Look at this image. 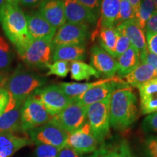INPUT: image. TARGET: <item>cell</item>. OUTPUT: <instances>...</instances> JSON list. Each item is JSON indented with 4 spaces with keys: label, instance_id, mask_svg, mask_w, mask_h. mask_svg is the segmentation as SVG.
Instances as JSON below:
<instances>
[{
    "label": "cell",
    "instance_id": "cell-1",
    "mask_svg": "<svg viewBox=\"0 0 157 157\" xmlns=\"http://www.w3.org/2000/svg\"><path fill=\"white\" fill-rule=\"evenodd\" d=\"M137 117L136 95L127 84L119 86L110 96V125L117 130H124L132 126Z\"/></svg>",
    "mask_w": 157,
    "mask_h": 157
},
{
    "label": "cell",
    "instance_id": "cell-2",
    "mask_svg": "<svg viewBox=\"0 0 157 157\" xmlns=\"http://www.w3.org/2000/svg\"><path fill=\"white\" fill-rule=\"evenodd\" d=\"M0 23L6 36L21 56L33 40L24 13L17 5L6 2L0 9Z\"/></svg>",
    "mask_w": 157,
    "mask_h": 157
},
{
    "label": "cell",
    "instance_id": "cell-3",
    "mask_svg": "<svg viewBox=\"0 0 157 157\" xmlns=\"http://www.w3.org/2000/svg\"><path fill=\"white\" fill-rule=\"evenodd\" d=\"M46 83L42 76L24 70H16L8 78L5 88L9 95L25 101Z\"/></svg>",
    "mask_w": 157,
    "mask_h": 157
},
{
    "label": "cell",
    "instance_id": "cell-4",
    "mask_svg": "<svg viewBox=\"0 0 157 157\" xmlns=\"http://www.w3.org/2000/svg\"><path fill=\"white\" fill-rule=\"evenodd\" d=\"M110 97L86 107L87 120L98 143H103L110 135Z\"/></svg>",
    "mask_w": 157,
    "mask_h": 157
},
{
    "label": "cell",
    "instance_id": "cell-5",
    "mask_svg": "<svg viewBox=\"0 0 157 157\" xmlns=\"http://www.w3.org/2000/svg\"><path fill=\"white\" fill-rule=\"evenodd\" d=\"M50 115L44 105L36 96L32 95L25 99L21 110V127L23 132L42 126L51 120Z\"/></svg>",
    "mask_w": 157,
    "mask_h": 157
},
{
    "label": "cell",
    "instance_id": "cell-6",
    "mask_svg": "<svg viewBox=\"0 0 157 157\" xmlns=\"http://www.w3.org/2000/svg\"><path fill=\"white\" fill-rule=\"evenodd\" d=\"M53 50L52 40L35 39L20 56L29 67L44 69L51 64Z\"/></svg>",
    "mask_w": 157,
    "mask_h": 157
},
{
    "label": "cell",
    "instance_id": "cell-7",
    "mask_svg": "<svg viewBox=\"0 0 157 157\" xmlns=\"http://www.w3.org/2000/svg\"><path fill=\"white\" fill-rule=\"evenodd\" d=\"M50 121L61 127L66 132H72L82 127L87 121L86 107L73 99L60 113L52 117Z\"/></svg>",
    "mask_w": 157,
    "mask_h": 157
},
{
    "label": "cell",
    "instance_id": "cell-8",
    "mask_svg": "<svg viewBox=\"0 0 157 157\" xmlns=\"http://www.w3.org/2000/svg\"><path fill=\"white\" fill-rule=\"evenodd\" d=\"M31 140L36 144H47L61 149L66 145L68 132L50 121L29 131Z\"/></svg>",
    "mask_w": 157,
    "mask_h": 157
},
{
    "label": "cell",
    "instance_id": "cell-9",
    "mask_svg": "<svg viewBox=\"0 0 157 157\" xmlns=\"http://www.w3.org/2000/svg\"><path fill=\"white\" fill-rule=\"evenodd\" d=\"M89 35V25L65 23L57 29L52 40L53 48L62 45H84Z\"/></svg>",
    "mask_w": 157,
    "mask_h": 157
},
{
    "label": "cell",
    "instance_id": "cell-10",
    "mask_svg": "<svg viewBox=\"0 0 157 157\" xmlns=\"http://www.w3.org/2000/svg\"><path fill=\"white\" fill-rule=\"evenodd\" d=\"M33 95L39 100L50 116L58 114L72 101L58 85H50L36 90Z\"/></svg>",
    "mask_w": 157,
    "mask_h": 157
},
{
    "label": "cell",
    "instance_id": "cell-11",
    "mask_svg": "<svg viewBox=\"0 0 157 157\" xmlns=\"http://www.w3.org/2000/svg\"><path fill=\"white\" fill-rule=\"evenodd\" d=\"M66 145L78 154L84 155L95 153L98 149V142L87 121L77 130L68 133Z\"/></svg>",
    "mask_w": 157,
    "mask_h": 157
},
{
    "label": "cell",
    "instance_id": "cell-12",
    "mask_svg": "<svg viewBox=\"0 0 157 157\" xmlns=\"http://www.w3.org/2000/svg\"><path fill=\"white\" fill-rule=\"evenodd\" d=\"M124 84H127V82H124L119 76H114L110 81L90 88L79 97L74 100H76L84 106L87 107L91 104L98 103L109 98L117 87Z\"/></svg>",
    "mask_w": 157,
    "mask_h": 157
},
{
    "label": "cell",
    "instance_id": "cell-13",
    "mask_svg": "<svg viewBox=\"0 0 157 157\" xmlns=\"http://www.w3.org/2000/svg\"><path fill=\"white\" fill-rule=\"evenodd\" d=\"M25 101L15 99L9 95L7 106L0 116V133L15 132L21 129V110Z\"/></svg>",
    "mask_w": 157,
    "mask_h": 157
},
{
    "label": "cell",
    "instance_id": "cell-14",
    "mask_svg": "<svg viewBox=\"0 0 157 157\" xmlns=\"http://www.w3.org/2000/svg\"><path fill=\"white\" fill-rule=\"evenodd\" d=\"M64 14L66 23L93 25L98 17L78 0H63Z\"/></svg>",
    "mask_w": 157,
    "mask_h": 157
},
{
    "label": "cell",
    "instance_id": "cell-15",
    "mask_svg": "<svg viewBox=\"0 0 157 157\" xmlns=\"http://www.w3.org/2000/svg\"><path fill=\"white\" fill-rule=\"evenodd\" d=\"M90 63L100 75L107 78L113 77L117 72V60L98 45H94L90 50Z\"/></svg>",
    "mask_w": 157,
    "mask_h": 157
},
{
    "label": "cell",
    "instance_id": "cell-16",
    "mask_svg": "<svg viewBox=\"0 0 157 157\" xmlns=\"http://www.w3.org/2000/svg\"><path fill=\"white\" fill-rule=\"evenodd\" d=\"M29 34L33 40L50 39L52 40L57 29L39 13L34 12L25 15Z\"/></svg>",
    "mask_w": 157,
    "mask_h": 157
},
{
    "label": "cell",
    "instance_id": "cell-17",
    "mask_svg": "<svg viewBox=\"0 0 157 157\" xmlns=\"http://www.w3.org/2000/svg\"><path fill=\"white\" fill-rule=\"evenodd\" d=\"M39 12L56 29L66 23L63 0H42Z\"/></svg>",
    "mask_w": 157,
    "mask_h": 157
},
{
    "label": "cell",
    "instance_id": "cell-18",
    "mask_svg": "<svg viewBox=\"0 0 157 157\" xmlns=\"http://www.w3.org/2000/svg\"><path fill=\"white\" fill-rule=\"evenodd\" d=\"M119 33L129 39L131 44L135 47L139 52L147 49L145 32L135 18L125 21L116 27Z\"/></svg>",
    "mask_w": 157,
    "mask_h": 157
},
{
    "label": "cell",
    "instance_id": "cell-19",
    "mask_svg": "<svg viewBox=\"0 0 157 157\" xmlns=\"http://www.w3.org/2000/svg\"><path fill=\"white\" fill-rule=\"evenodd\" d=\"M31 140L15 132L0 133V157H10L23 147L31 144Z\"/></svg>",
    "mask_w": 157,
    "mask_h": 157
},
{
    "label": "cell",
    "instance_id": "cell-20",
    "mask_svg": "<svg viewBox=\"0 0 157 157\" xmlns=\"http://www.w3.org/2000/svg\"><path fill=\"white\" fill-rule=\"evenodd\" d=\"M121 0H101L99 20L97 21L95 30L99 31L101 28L114 27Z\"/></svg>",
    "mask_w": 157,
    "mask_h": 157
},
{
    "label": "cell",
    "instance_id": "cell-21",
    "mask_svg": "<svg viewBox=\"0 0 157 157\" xmlns=\"http://www.w3.org/2000/svg\"><path fill=\"white\" fill-rule=\"evenodd\" d=\"M117 72L119 77H125L140 64V52L131 45L124 53L117 58Z\"/></svg>",
    "mask_w": 157,
    "mask_h": 157
},
{
    "label": "cell",
    "instance_id": "cell-22",
    "mask_svg": "<svg viewBox=\"0 0 157 157\" xmlns=\"http://www.w3.org/2000/svg\"><path fill=\"white\" fill-rule=\"evenodd\" d=\"M86 58V48L84 45H62L54 48L52 60H63L73 62L84 60Z\"/></svg>",
    "mask_w": 157,
    "mask_h": 157
},
{
    "label": "cell",
    "instance_id": "cell-23",
    "mask_svg": "<svg viewBox=\"0 0 157 157\" xmlns=\"http://www.w3.org/2000/svg\"><path fill=\"white\" fill-rule=\"evenodd\" d=\"M157 77V73L150 65L140 63L132 71L125 76L127 84L137 87L149 80Z\"/></svg>",
    "mask_w": 157,
    "mask_h": 157
},
{
    "label": "cell",
    "instance_id": "cell-24",
    "mask_svg": "<svg viewBox=\"0 0 157 157\" xmlns=\"http://www.w3.org/2000/svg\"><path fill=\"white\" fill-rule=\"evenodd\" d=\"M112 78H107L105 79H101L99 81L93 82H87V83H74V82H62L59 84L58 86L63 92L66 94L68 97L71 99H76L80 95L87 91L90 88L95 87L98 84H103L104 82H109Z\"/></svg>",
    "mask_w": 157,
    "mask_h": 157
},
{
    "label": "cell",
    "instance_id": "cell-25",
    "mask_svg": "<svg viewBox=\"0 0 157 157\" xmlns=\"http://www.w3.org/2000/svg\"><path fill=\"white\" fill-rule=\"evenodd\" d=\"M93 157H135L126 140L118 143L103 146L99 151H96Z\"/></svg>",
    "mask_w": 157,
    "mask_h": 157
},
{
    "label": "cell",
    "instance_id": "cell-26",
    "mask_svg": "<svg viewBox=\"0 0 157 157\" xmlns=\"http://www.w3.org/2000/svg\"><path fill=\"white\" fill-rule=\"evenodd\" d=\"M71 77L76 81L89 79L91 77L99 78L101 75L91 65L82 62L81 60H76L70 64Z\"/></svg>",
    "mask_w": 157,
    "mask_h": 157
},
{
    "label": "cell",
    "instance_id": "cell-27",
    "mask_svg": "<svg viewBox=\"0 0 157 157\" xmlns=\"http://www.w3.org/2000/svg\"><path fill=\"white\" fill-rule=\"evenodd\" d=\"M99 39L101 48L108 53L114 58L116 42L117 38V30L115 27L101 28L98 32L97 36Z\"/></svg>",
    "mask_w": 157,
    "mask_h": 157
},
{
    "label": "cell",
    "instance_id": "cell-28",
    "mask_svg": "<svg viewBox=\"0 0 157 157\" xmlns=\"http://www.w3.org/2000/svg\"><path fill=\"white\" fill-rule=\"evenodd\" d=\"M154 11H156V8L153 0H141L140 7L135 19L143 31L146 22L154 13Z\"/></svg>",
    "mask_w": 157,
    "mask_h": 157
},
{
    "label": "cell",
    "instance_id": "cell-29",
    "mask_svg": "<svg viewBox=\"0 0 157 157\" xmlns=\"http://www.w3.org/2000/svg\"><path fill=\"white\" fill-rule=\"evenodd\" d=\"M13 60V53L8 42L0 36V71L7 70Z\"/></svg>",
    "mask_w": 157,
    "mask_h": 157
},
{
    "label": "cell",
    "instance_id": "cell-30",
    "mask_svg": "<svg viewBox=\"0 0 157 157\" xmlns=\"http://www.w3.org/2000/svg\"><path fill=\"white\" fill-rule=\"evenodd\" d=\"M133 18H135V12L132 6L127 0H121L119 14L114 27L116 28L121 23Z\"/></svg>",
    "mask_w": 157,
    "mask_h": 157
},
{
    "label": "cell",
    "instance_id": "cell-31",
    "mask_svg": "<svg viewBox=\"0 0 157 157\" xmlns=\"http://www.w3.org/2000/svg\"><path fill=\"white\" fill-rule=\"evenodd\" d=\"M48 68L49 69L48 76L55 75L58 77L64 78L70 71V65L68 62L63 60H56L53 63L49 65Z\"/></svg>",
    "mask_w": 157,
    "mask_h": 157
},
{
    "label": "cell",
    "instance_id": "cell-32",
    "mask_svg": "<svg viewBox=\"0 0 157 157\" xmlns=\"http://www.w3.org/2000/svg\"><path fill=\"white\" fill-rule=\"evenodd\" d=\"M140 109L143 114L157 112V95L140 98Z\"/></svg>",
    "mask_w": 157,
    "mask_h": 157
},
{
    "label": "cell",
    "instance_id": "cell-33",
    "mask_svg": "<svg viewBox=\"0 0 157 157\" xmlns=\"http://www.w3.org/2000/svg\"><path fill=\"white\" fill-rule=\"evenodd\" d=\"M137 89L139 90L140 98L157 95V77L138 86Z\"/></svg>",
    "mask_w": 157,
    "mask_h": 157
},
{
    "label": "cell",
    "instance_id": "cell-34",
    "mask_svg": "<svg viewBox=\"0 0 157 157\" xmlns=\"http://www.w3.org/2000/svg\"><path fill=\"white\" fill-rule=\"evenodd\" d=\"M145 157H157V136H149L143 143Z\"/></svg>",
    "mask_w": 157,
    "mask_h": 157
},
{
    "label": "cell",
    "instance_id": "cell-35",
    "mask_svg": "<svg viewBox=\"0 0 157 157\" xmlns=\"http://www.w3.org/2000/svg\"><path fill=\"white\" fill-rule=\"evenodd\" d=\"M60 149L47 144H36V157H58Z\"/></svg>",
    "mask_w": 157,
    "mask_h": 157
},
{
    "label": "cell",
    "instance_id": "cell-36",
    "mask_svg": "<svg viewBox=\"0 0 157 157\" xmlns=\"http://www.w3.org/2000/svg\"><path fill=\"white\" fill-rule=\"evenodd\" d=\"M131 43L126 36H124L122 34L119 33L117 31V38L116 42L115 51H114V58H118L121 54L126 51L129 47L131 46Z\"/></svg>",
    "mask_w": 157,
    "mask_h": 157
},
{
    "label": "cell",
    "instance_id": "cell-37",
    "mask_svg": "<svg viewBox=\"0 0 157 157\" xmlns=\"http://www.w3.org/2000/svg\"><path fill=\"white\" fill-rule=\"evenodd\" d=\"M141 128L145 132H157V112L151 113L145 117Z\"/></svg>",
    "mask_w": 157,
    "mask_h": 157
},
{
    "label": "cell",
    "instance_id": "cell-38",
    "mask_svg": "<svg viewBox=\"0 0 157 157\" xmlns=\"http://www.w3.org/2000/svg\"><path fill=\"white\" fill-rule=\"evenodd\" d=\"M140 62L150 65L157 73V56L153 54L148 48L140 53Z\"/></svg>",
    "mask_w": 157,
    "mask_h": 157
},
{
    "label": "cell",
    "instance_id": "cell-39",
    "mask_svg": "<svg viewBox=\"0 0 157 157\" xmlns=\"http://www.w3.org/2000/svg\"><path fill=\"white\" fill-rule=\"evenodd\" d=\"M145 36L148 50L153 54L157 56V34L146 32Z\"/></svg>",
    "mask_w": 157,
    "mask_h": 157
},
{
    "label": "cell",
    "instance_id": "cell-40",
    "mask_svg": "<svg viewBox=\"0 0 157 157\" xmlns=\"http://www.w3.org/2000/svg\"><path fill=\"white\" fill-rule=\"evenodd\" d=\"M78 1L90 9L98 17H99L101 0H78Z\"/></svg>",
    "mask_w": 157,
    "mask_h": 157
},
{
    "label": "cell",
    "instance_id": "cell-41",
    "mask_svg": "<svg viewBox=\"0 0 157 157\" xmlns=\"http://www.w3.org/2000/svg\"><path fill=\"white\" fill-rule=\"evenodd\" d=\"M144 32L157 34V11H154V13H153L150 18L146 22V25H145Z\"/></svg>",
    "mask_w": 157,
    "mask_h": 157
},
{
    "label": "cell",
    "instance_id": "cell-42",
    "mask_svg": "<svg viewBox=\"0 0 157 157\" xmlns=\"http://www.w3.org/2000/svg\"><path fill=\"white\" fill-rule=\"evenodd\" d=\"M58 157H85L84 156V155L78 154L74 151L73 148H71L67 145L63 147V148L60 149V151H59ZM91 157H93L92 156Z\"/></svg>",
    "mask_w": 157,
    "mask_h": 157
},
{
    "label": "cell",
    "instance_id": "cell-43",
    "mask_svg": "<svg viewBox=\"0 0 157 157\" xmlns=\"http://www.w3.org/2000/svg\"><path fill=\"white\" fill-rule=\"evenodd\" d=\"M9 101V95L7 90L5 87L0 90V116L5 111L7 104Z\"/></svg>",
    "mask_w": 157,
    "mask_h": 157
},
{
    "label": "cell",
    "instance_id": "cell-44",
    "mask_svg": "<svg viewBox=\"0 0 157 157\" xmlns=\"http://www.w3.org/2000/svg\"><path fill=\"white\" fill-rule=\"evenodd\" d=\"M42 0H21L20 3L24 7H32L40 4Z\"/></svg>",
    "mask_w": 157,
    "mask_h": 157
},
{
    "label": "cell",
    "instance_id": "cell-45",
    "mask_svg": "<svg viewBox=\"0 0 157 157\" xmlns=\"http://www.w3.org/2000/svg\"><path fill=\"white\" fill-rule=\"evenodd\" d=\"M8 76L4 71H0V90L2 87H5L6 82L8 80Z\"/></svg>",
    "mask_w": 157,
    "mask_h": 157
},
{
    "label": "cell",
    "instance_id": "cell-46",
    "mask_svg": "<svg viewBox=\"0 0 157 157\" xmlns=\"http://www.w3.org/2000/svg\"><path fill=\"white\" fill-rule=\"evenodd\" d=\"M127 1H128L130 3V5L132 6L133 10H134V12H135V17L137 11H138L139 7H140L141 0H127Z\"/></svg>",
    "mask_w": 157,
    "mask_h": 157
},
{
    "label": "cell",
    "instance_id": "cell-47",
    "mask_svg": "<svg viewBox=\"0 0 157 157\" xmlns=\"http://www.w3.org/2000/svg\"><path fill=\"white\" fill-rule=\"evenodd\" d=\"M6 2L8 3L14 4V5H18L21 0H6Z\"/></svg>",
    "mask_w": 157,
    "mask_h": 157
},
{
    "label": "cell",
    "instance_id": "cell-48",
    "mask_svg": "<svg viewBox=\"0 0 157 157\" xmlns=\"http://www.w3.org/2000/svg\"><path fill=\"white\" fill-rule=\"evenodd\" d=\"M6 2H7L6 0H0V9L3 7V5H5Z\"/></svg>",
    "mask_w": 157,
    "mask_h": 157
},
{
    "label": "cell",
    "instance_id": "cell-49",
    "mask_svg": "<svg viewBox=\"0 0 157 157\" xmlns=\"http://www.w3.org/2000/svg\"><path fill=\"white\" fill-rule=\"evenodd\" d=\"M153 1H154L155 8H156V11H157V0H153Z\"/></svg>",
    "mask_w": 157,
    "mask_h": 157
}]
</instances>
